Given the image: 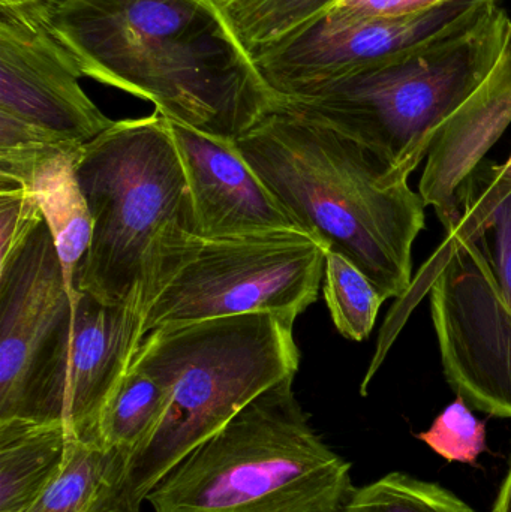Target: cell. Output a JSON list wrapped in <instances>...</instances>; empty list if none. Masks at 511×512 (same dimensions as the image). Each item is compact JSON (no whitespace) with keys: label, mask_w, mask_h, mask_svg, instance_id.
Returning a JSON list of instances; mask_svg holds the SVG:
<instances>
[{"label":"cell","mask_w":511,"mask_h":512,"mask_svg":"<svg viewBox=\"0 0 511 512\" xmlns=\"http://www.w3.org/2000/svg\"><path fill=\"white\" fill-rule=\"evenodd\" d=\"M36 6L84 77L152 102L171 122L234 143L281 104L216 0Z\"/></svg>","instance_id":"obj_1"},{"label":"cell","mask_w":511,"mask_h":512,"mask_svg":"<svg viewBox=\"0 0 511 512\" xmlns=\"http://www.w3.org/2000/svg\"><path fill=\"white\" fill-rule=\"evenodd\" d=\"M234 144L309 234L351 259L387 298L410 291L426 204L380 156L282 107Z\"/></svg>","instance_id":"obj_2"},{"label":"cell","mask_w":511,"mask_h":512,"mask_svg":"<svg viewBox=\"0 0 511 512\" xmlns=\"http://www.w3.org/2000/svg\"><path fill=\"white\" fill-rule=\"evenodd\" d=\"M294 322L276 312L243 313L165 325L144 337L132 364L170 390L171 405L152 444L126 468L113 510L140 512L189 454L252 400L296 376Z\"/></svg>","instance_id":"obj_3"},{"label":"cell","mask_w":511,"mask_h":512,"mask_svg":"<svg viewBox=\"0 0 511 512\" xmlns=\"http://www.w3.org/2000/svg\"><path fill=\"white\" fill-rule=\"evenodd\" d=\"M294 378L252 400L146 498L153 512H339L351 463L311 426Z\"/></svg>","instance_id":"obj_4"},{"label":"cell","mask_w":511,"mask_h":512,"mask_svg":"<svg viewBox=\"0 0 511 512\" xmlns=\"http://www.w3.org/2000/svg\"><path fill=\"white\" fill-rule=\"evenodd\" d=\"M510 26L500 6L470 32L299 87L282 96L279 107L372 150L405 185L447 117L494 68Z\"/></svg>","instance_id":"obj_5"},{"label":"cell","mask_w":511,"mask_h":512,"mask_svg":"<svg viewBox=\"0 0 511 512\" xmlns=\"http://www.w3.org/2000/svg\"><path fill=\"white\" fill-rule=\"evenodd\" d=\"M78 180L92 236L75 288L104 304L141 292L150 249L164 228L194 231L185 170L167 119L156 111L114 122L81 147Z\"/></svg>","instance_id":"obj_6"},{"label":"cell","mask_w":511,"mask_h":512,"mask_svg":"<svg viewBox=\"0 0 511 512\" xmlns=\"http://www.w3.org/2000/svg\"><path fill=\"white\" fill-rule=\"evenodd\" d=\"M329 246L309 234L209 239L168 225L141 283L144 337L165 325L243 313L296 321L318 298Z\"/></svg>","instance_id":"obj_7"},{"label":"cell","mask_w":511,"mask_h":512,"mask_svg":"<svg viewBox=\"0 0 511 512\" xmlns=\"http://www.w3.org/2000/svg\"><path fill=\"white\" fill-rule=\"evenodd\" d=\"M419 276L450 387L477 411L511 418V309L482 246L446 237Z\"/></svg>","instance_id":"obj_8"},{"label":"cell","mask_w":511,"mask_h":512,"mask_svg":"<svg viewBox=\"0 0 511 512\" xmlns=\"http://www.w3.org/2000/svg\"><path fill=\"white\" fill-rule=\"evenodd\" d=\"M498 8L500 0H447L420 14L396 18H351L330 9L252 59L270 89L282 98L299 87L470 32Z\"/></svg>","instance_id":"obj_9"},{"label":"cell","mask_w":511,"mask_h":512,"mask_svg":"<svg viewBox=\"0 0 511 512\" xmlns=\"http://www.w3.org/2000/svg\"><path fill=\"white\" fill-rule=\"evenodd\" d=\"M141 292L104 304L77 292L71 333L42 375L29 421L60 423L72 438L99 442V429L144 339Z\"/></svg>","instance_id":"obj_10"},{"label":"cell","mask_w":511,"mask_h":512,"mask_svg":"<svg viewBox=\"0 0 511 512\" xmlns=\"http://www.w3.org/2000/svg\"><path fill=\"white\" fill-rule=\"evenodd\" d=\"M77 292L45 221L0 267V423L29 420L36 387L71 333Z\"/></svg>","instance_id":"obj_11"},{"label":"cell","mask_w":511,"mask_h":512,"mask_svg":"<svg viewBox=\"0 0 511 512\" xmlns=\"http://www.w3.org/2000/svg\"><path fill=\"white\" fill-rule=\"evenodd\" d=\"M81 78L38 6H0V114L63 143H89L114 120L87 96Z\"/></svg>","instance_id":"obj_12"},{"label":"cell","mask_w":511,"mask_h":512,"mask_svg":"<svg viewBox=\"0 0 511 512\" xmlns=\"http://www.w3.org/2000/svg\"><path fill=\"white\" fill-rule=\"evenodd\" d=\"M167 122L188 182L192 233L209 239L309 234L264 185L236 144Z\"/></svg>","instance_id":"obj_13"},{"label":"cell","mask_w":511,"mask_h":512,"mask_svg":"<svg viewBox=\"0 0 511 512\" xmlns=\"http://www.w3.org/2000/svg\"><path fill=\"white\" fill-rule=\"evenodd\" d=\"M511 123V26L494 68L447 117L426 156L419 194L449 233L458 194Z\"/></svg>","instance_id":"obj_14"},{"label":"cell","mask_w":511,"mask_h":512,"mask_svg":"<svg viewBox=\"0 0 511 512\" xmlns=\"http://www.w3.org/2000/svg\"><path fill=\"white\" fill-rule=\"evenodd\" d=\"M84 144L59 143L0 149V185H18L35 198L50 228L69 291L89 248L92 219L78 180Z\"/></svg>","instance_id":"obj_15"},{"label":"cell","mask_w":511,"mask_h":512,"mask_svg":"<svg viewBox=\"0 0 511 512\" xmlns=\"http://www.w3.org/2000/svg\"><path fill=\"white\" fill-rule=\"evenodd\" d=\"M72 436L60 423H0V512H26L65 465Z\"/></svg>","instance_id":"obj_16"},{"label":"cell","mask_w":511,"mask_h":512,"mask_svg":"<svg viewBox=\"0 0 511 512\" xmlns=\"http://www.w3.org/2000/svg\"><path fill=\"white\" fill-rule=\"evenodd\" d=\"M126 462L99 442L72 438L57 477L26 512H110Z\"/></svg>","instance_id":"obj_17"},{"label":"cell","mask_w":511,"mask_h":512,"mask_svg":"<svg viewBox=\"0 0 511 512\" xmlns=\"http://www.w3.org/2000/svg\"><path fill=\"white\" fill-rule=\"evenodd\" d=\"M171 405V393L161 381L131 364L128 375L105 409L99 441L126 462L152 444Z\"/></svg>","instance_id":"obj_18"},{"label":"cell","mask_w":511,"mask_h":512,"mask_svg":"<svg viewBox=\"0 0 511 512\" xmlns=\"http://www.w3.org/2000/svg\"><path fill=\"white\" fill-rule=\"evenodd\" d=\"M339 0H216L243 47L254 56L308 26Z\"/></svg>","instance_id":"obj_19"},{"label":"cell","mask_w":511,"mask_h":512,"mask_svg":"<svg viewBox=\"0 0 511 512\" xmlns=\"http://www.w3.org/2000/svg\"><path fill=\"white\" fill-rule=\"evenodd\" d=\"M324 300L339 333L354 342L371 336L386 295L341 252L329 249L324 265Z\"/></svg>","instance_id":"obj_20"},{"label":"cell","mask_w":511,"mask_h":512,"mask_svg":"<svg viewBox=\"0 0 511 512\" xmlns=\"http://www.w3.org/2000/svg\"><path fill=\"white\" fill-rule=\"evenodd\" d=\"M339 512H479L452 490L407 472H390L356 487Z\"/></svg>","instance_id":"obj_21"},{"label":"cell","mask_w":511,"mask_h":512,"mask_svg":"<svg viewBox=\"0 0 511 512\" xmlns=\"http://www.w3.org/2000/svg\"><path fill=\"white\" fill-rule=\"evenodd\" d=\"M510 192L511 155L506 164L483 161L459 191V218L447 239L477 242L489 216Z\"/></svg>","instance_id":"obj_22"},{"label":"cell","mask_w":511,"mask_h":512,"mask_svg":"<svg viewBox=\"0 0 511 512\" xmlns=\"http://www.w3.org/2000/svg\"><path fill=\"white\" fill-rule=\"evenodd\" d=\"M417 438L447 462L476 465L485 453L488 430L486 421L479 420L458 396Z\"/></svg>","instance_id":"obj_23"},{"label":"cell","mask_w":511,"mask_h":512,"mask_svg":"<svg viewBox=\"0 0 511 512\" xmlns=\"http://www.w3.org/2000/svg\"><path fill=\"white\" fill-rule=\"evenodd\" d=\"M42 222L44 215L26 188L0 185V267L11 261Z\"/></svg>","instance_id":"obj_24"},{"label":"cell","mask_w":511,"mask_h":512,"mask_svg":"<svg viewBox=\"0 0 511 512\" xmlns=\"http://www.w3.org/2000/svg\"><path fill=\"white\" fill-rule=\"evenodd\" d=\"M477 243L488 256L511 309V192L489 216Z\"/></svg>","instance_id":"obj_25"},{"label":"cell","mask_w":511,"mask_h":512,"mask_svg":"<svg viewBox=\"0 0 511 512\" xmlns=\"http://www.w3.org/2000/svg\"><path fill=\"white\" fill-rule=\"evenodd\" d=\"M447 0H339L333 11L351 18H396L420 14Z\"/></svg>","instance_id":"obj_26"},{"label":"cell","mask_w":511,"mask_h":512,"mask_svg":"<svg viewBox=\"0 0 511 512\" xmlns=\"http://www.w3.org/2000/svg\"><path fill=\"white\" fill-rule=\"evenodd\" d=\"M492 512H511V462L509 469H507L506 477H504L503 483H501L500 490H498Z\"/></svg>","instance_id":"obj_27"},{"label":"cell","mask_w":511,"mask_h":512,"mask_svg":"<svg viewBox=\"0 0 511 512\" xmlns=\"http://www.w3.org/2000/svg\"><path fill=\"white\" fill-rule=\"evenodd\" d=\"M41 2H47V0H0V6H27Z\"/></svg>","instance_id":"obj_28"},{"label":"cell","mask_w":511,"mask_h":512,"mask_svg":"<svg viewBox=\"0 0 511 512\" xmlns=\"http://www.w3.org/2000/svg\"><path fill=\"white\" fill-rule=\"evenodd\" d=\"M110 512H126V511H122V510H113V511H110Z\"/></svg>","instance_id":"obj_29"}]
</instances>
